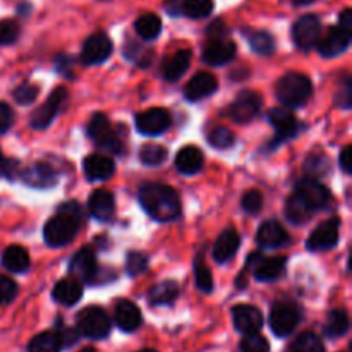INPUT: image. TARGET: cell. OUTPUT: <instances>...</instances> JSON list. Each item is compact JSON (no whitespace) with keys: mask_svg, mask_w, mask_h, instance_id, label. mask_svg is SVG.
<instances>
[{"mask_svg":"<svg viewBox=\"0 0 352 352\" xmlns=\"http://www.w3.org/2000/svg\"><path fill=\"white\" fill-rule=\"evenodd\" d=\"M219 88V79L215 78L210 72H198L196 76H192L191 81L186 86L184 93L186 98L191 100V102H198V100L206 98L212 93L217 91Z\"/></svg>","mask_w":352,"mask_h":352,"instance_id":"19","label":"cell"},{"mask_svg":"<svg viewBox=\"0 0 352 352\" xmlns=\"http://www.w3.org/2000/svg\"><path fill=\"white\" fill-rule=\"evenodd\" d=\"M189 64H191V52H175V54L172 55V57H168L167 62L164 64V78L167 79V81H179L189 69Z\"/></svg>","mask_w":352,"mask_h":352,"instance_id":"29","label":"cell"},{"mask_svg":"<svg viewBox=\"0 0 352 352\" xmlns=\"http://www.w3.org/2000/svg\"><path fill=\"white\" fill-rule=\"evenodd\" d=\"M179 296V287L175 282L165 280L162 284H157L148 294L150 299V305L153 306H168L177 299Z\"/></svg>","mask_w":352,"mask_h":352,"instance_id":"31","label":"cell"},{"mask_svg":"<svg viewBox=\"0 0 352 352\" xmlns=\"http://www.w3.org/2000/svg\"><path fill=\"white\" fill-rule=\"evenodd\" d=\"M195 275H196V285L201 292L210 294L213 291V278L210 270L206 268V265L203 263V260H196L195 263Z\"/></svg>","mask_w":352,"mask_h":352,"instance_id":"42","label":"cell"},{"mask_svg":"<svg viewBox=\"0 0 352 352\" xmlns=\"http://www.w3.org/2000/svg\"><path fill=\"white\" fill-rule=\"evenodd\" d=\"M325 168H329V162L323 155H311L305 164V170L309 177H320L325 174Z\"/></svg>","mask_w":352,"mask_h":352,"instance_id":"44","label":"cell"},{"mask_svg":"<svg viewBox=\"0 0 352 352\" xmlns=\"http://www.w3.org/2000/svg\"><path fill=\"white\" fill-rule=\"evenodd\" d=\"M289 234L278 222H265L258 229L256 243L261 248H282L289 244Z\"/></svg>","mask_w":352,"mask_h":352,"instance_id":"22","label":"cell"},{"mask_svg":"<svg viewBox=\"0 0 352 352\" xmlns=\"http://www.w3.org/2000/svg\"><path fill=\"white\" fill-rule=\"evenodd\" d=\"M261 109V98L254 91H243L230 105V117L237 124H248L258 116Z\"/></svg>","mask_w":352,"mask_h":352,"instance_id":"14","label":"cell"},{"mask_svg":"<svg viewBox=\"0 0 352 352\" xmlns=\"http://www.w3.org/2000/svg\"><path fill=\"white\" fill-rule=\"evenodd\" d=\"M62 340L58 332H41L30 342L28 352H60Z\"/></svg>","mask_w":352,"mask_h":352,"instance_id":"33","label":"cell"},{"mask_svg":"<svg viewBox=\"0 0 352 352\" xmlns=\"http://www.w3.org/2000/svg\"><path fill=\"white\" fill-rule=\"evenodd\" d=\"M241 244L239 234L234 229L223 230L219 236V239L215 241V246H213V258H215L217 263H226L229 261L234 254L237 253Z\"/></svg>","mask_w":352,"mask_h":352,"instance_id":"25","label":"cell"},{"mask_svg":"<svg viewBox=\"0 0 352 352\" xmlns=\"http://www.w3.org/2000/svg\"><path fill=\"white\" fill-rule=\"evenodd\" d=\"M241 206L246 213H258L263 206V196L256 189H250L248 192H244L243 199H241Z\"/></svg>","mask_w":352,"mask_h":352,"instance_id":"45","label":"cell"},{"mask_svg":"<svg viewBox=\"0 0 352 352\" xmlns=\"http://www.w3.org/2000/svg\"><path fill=\"white\" fill-rule=\"evenodd\" d=\"M146 268H148V256H146V254L138 253V251H134V253H129V256H127V272H129L131 275L143 274Z\"/></svg>","mask_w":352,"mask_h":352,"instance_id":"48","label":"cell"},{"mask_svg":"<svg viewBox=\"0 0 352 352\" xmlns=\"http://www.w3.org/2000/svg\"><path fill=\"white\" fill-rule=\"evenodd\" d=\"M241 352H270V344L260 333H248L241 340Z\"/></svg>","mask_w":352,"mask_h":352,"instance_id":"40","label":"cell"},{"mask_svg":"<svg viewBox=\"0 0 352 352\" xmlns=\"http://www.w3.org/2000/svg\"><path fill=\"white\" fill-rule=\"evenodd\" d=\"M285 258L284 256H274V258H263L254 265V278L260 282H274L280 278L285 272Z\"/></svg>","mask_w":352,"mask_h":352,"instance_id":"26","label":"cell"},{"mask_svg":"<svg viewBox=\"0 0 352 352\" xmlns=\"http://www.w3.org/2000/svg\"><path fill=\"white\" fill-rule=\"evenodd\" d=\"M351 100H352V86H351L349 79H346L344 86L339 89V95H337L336 103L339 107H342V109H349Z\"/></svg>","mask_w":352,"mask_h":352,"instance_id":"50","label":"cell"},{"mask_svg":"<svg viewBox=\"0 0 352 352\" xmlns=\"http://www.w3.org/2000/svg\"><path fill=\"white\" fill-rule=\"evenodd\" d=\"M170 113L164 109H150L138 113L136 129L144 136H158L170 127Z\"/></svg>","mask_w":352,"mask_h":352,"instance_id":"11","label":"cell"},{"mask_svg":"<svg viewBox=\"0 0 352 352\" xmlns=\"http://www.w3.org/2000/svg\"><path fill=\"white\" fill-rule=\"evenodd\" d=\"M23 181L26 182L28 186H31V188L48 189L52 188V186L57 184L58 175L50 165L34 164L23 172Z\"/></svg>","mask_w":352,"mask_h":352,"instance_id":"20","label":"cell"},{"mask_svg":"<svg viewBox=\"0 0 352 352\" xmlns=\"http://www.w3.org/2000/svg\"><path fill=\"white\" fill-rule=\"evenodd\" d=\"M349 330V316L344 309H333L329 313L325 322V333L330 339H337V337L346 336Z\"/></svg>","mask_w":352,"mask_h":352,"instance_id":"32","label":"cell"},{"mask_svg":"<svg viewBox=\"0 0 352 352\" xmlns=\"http://www.w3.org/2000/svg\"><path fill=\"white\" fill-rule=\"evenodd\" d=\"M17 296V285L12 278L0 274V305H9Z\"/></svg>","mask_w":352,"mask_h":352,"instance_id":"47","label":"cell"},{"mask_svg":"<svg viewBox=\"0 0 352 352\" xmlns=\"http://www.w3.org/2000/svg\"><path fill=\"white\" fill-rule=\"evenodd\" d=\"M294 195L308 206L311 212L316 210H322L329 205L330 201V192L325 186L320 184L318 181H315L313 177H305L301 181H298L294 188Z\"/></svg>","mask_w":352,"mask_h":352,"instance_id":"7","label":"cell"},{"mask_svg":"<svg viewBox=\"0 0 352 352\" xmlns=\"http://www.w3.org/2000/svg\"><path fill=\"white\" fill-rule=\"evenodd\" d=\"M65 98H67L65 88H55L47 98V102L33 113V117H31V126L34 129H45V127L50 126L55 117H57V113L60 112Z\"/></svg>","mask_w":352,"mask_h":352,"instance_id":"10","label":"cell"},{"mask_svg":"<svg viewBox=\"0 0 352 352\" xmlns=\"http://www.w3.org/2000/svg\"><path fill=\"white\" fill-rule=\"evenodd\" d=\"M14 122V112L7 103L0 102V134L10 129Z\"/></svg>","mask_w":352,"mask_h":352,"instance_id":"49","label":"cell"},{"mask_svg":"<svg viewBox=\"0 0 352 352\" xmlns=\"http://www.w3.org/2000/svg\"><path fill=\"white\" fill-rule=\"evenodd\" d=\"M54 299L64 306H72L81 299L82 296V285L81 282L76 278H64V280L57 282L54 287Z\"/></svg>","mask_w":352,"mask_h":352,"instance_id":"28","label":"cell"},{"mask_svg":"<svg viewBox=\"0 0 352 352\" xmlns=\"http://www.w3.org/2000/svg\"><path fill=\"white\" fill-rule=\"evenodd\" d=\"M2 267L12 274H24L30 268V254L21 246L7 248L2 254Z\"/></svg>","mask_w":352,"mask_h":352,"instance_id":"30","label":"cell"},{"mask_svg":"<svg viewBox=\"0 0 352 352\" xmlns=\"http://www.w3.org/2000/svg\"><path fill=\"white\" fill-rule=\"evenodd\" d=\"M234 57H236V43L223 36L222 33L212 34L210 40L206 41L205 50H203V60L208 65L220 67V65L229 64Z\"/></svg>","mask_w":352,"mask_h":352,"instance_id":"6","label":"cell"},{"mask_svg":"<svg viewBox=\"0 0 352 352\" xmlns=\"http://www.w3.org/2000/svg\"><path fill=\"white\" fill-rule=\"evenodd\" d=\"M251 50L260 55H270L275 50V40L267 31H250L246 34Z\"/></svg>","mask_w":352,"mask_h":352,"instance_id":"35","label":"cell"},{"mask_svg":"<svg viewBox=\"0 0 352 352\" xmlns=\"http://www.w3.org/2000/svg\"><path fill=\"white\" fill-rule=\"evenodd\" d=\"M12 168H14L12 162L7 160V158L2 155V151H0V175H7V177H9V175L12 174Z\"/></svg>","mask_w":352,"mask_h":352,"instance_id":"52","label":"cell"},{"mask_svg":"<svg viewBox=\"0 0 352 352\" xmlns=\"http://www.w3.org/2000/svg\"><path fill=\"white\" fill-rule=\"evenodd\" d=\"M268 120L274 126L275 133H277V140L275 143H280V141L289 140V138L296 136L299 129V124L296 120V117L292 116L291 110L287 107H277V109H272L268 113Z\"/></svg>","mask_w":352,"mask_h":352,"instance_id":"17","label":"cell"},{"mask_svg":"<svg viewBox=\"0 0 352 352\" xmlns=\"http://www.w3.org/2000/svg\"><path fill=\"white\" fill-rule=\"evenodd\" d=\"M175 167L181 174L195 175L203 168V153L196 146H184L175 155Z\"/></svg>","mask_w":352,"mask_h":352,"instance_id":"27","label":"cell"},{"mask_svg":"<svg viewBox=\"0 0 352 352\" xmlns=\"http://www.w3.org/2000/svg\"><path fill=\"white\" fill-rule=\"evenodd\" d=\"M208 143L212 146L219 148V150H226V148H230L234 144V134L227 127L219 126L208 134Z\"/></svg>","mask_w":352,"mask_h":352,"instance_id":"41","label":"cell"},{"mask_svg":"<svg viewBox=\"0 0 352 352\" xmlns=\"http://www.w3.org/2000/svg\"><path fill=\"white\" fill-rule=\"evenodd\" d=\"M234 325L241 333L248 336V333L260 332L261 325H263V316L258 308L251 305H239L232 309Z\"/></svg>","mask_w":352,"mask_h":352,"instance_id":"18","label":"cell"},{"mask_svg":"<svg viewBox=\"0 0 352 352\" xmlns=\"http://www.w3.org/2000/svg\"><path fill=\"white\" fill-rule=\"evenodd\" d=\"M313 93V85L308 76L301 72H289L277 82V98L287 109L302 107Z\"/></svg>","mask_w":352,"mask_h":352,"instance_id":"3","label":"cell"},{"mask_svg":"<svg viewBox=\"0 0 352 352\" xmlns=\"http://www.w3.org/2000/svg\"><path fill=\"white\" fill-rule=\"evenodd\" d=\"M38 96V88L31 82H23L21 86H17L16 91H14V98H16L17 103L21 105H30L36 100Z\"/></svg>","mask_w":352,"mask_h":352,"instance_id":"46","label":"cell"},{"mask_svg":"<svg viewBox=\"0 0 352 352\" xmlns=\"http://www.w3.org/2000/svg\"><path fill=\"white\" fill-rule=\"evenodd\" d=\"M181 6L182 0H165V7H167L168 14H174V16L181 12Z\"/></svg>","mask_w":352,"mask_h":352,"instance_id":"53","label":"cell"},{"mask_svg":"<svg viewBox=\"0 0 352 352\" xmlns=\"http://www.w3.org/2000/svg\"><path fill=\"white\" fill-rule=\"evenodd\" d=\"M181 10L191 19H201L212 14L213 0H182Z\"/></svg>","mask_w":352,"mask_h":352,"instance_id":"37","label":"cell"},{"mask_svg":"<svg viewBox=\"0 0 352 352\" xmlns=\"http://www.w3.org/2000/svg\"><path fill=\"white\" fill-rule=\"evenodd\" d=\"M141 352H157V351H153V349H143Z\"/></svg>","mask_w":352,"mask_h":352,"instance_id":"56","label":"cell"},{"mask_svg":"<svg viewBox=\"0 0 352 352\" xmlns=\"http://www.w3.org/2000/svg\"><path fill=\"white\" fill-rule=\"evenodd\" d=\"M167 150L164 146H158V144H146V146L141 148L140 158L144 165H160L167 160Z\"/></svg>","mask_w":352,"mask_h":352,"instance_id":"39","label":"cell"},{"mask_svg":"<svg viewBox=\"0 0 352 352\" xmlns=\"http://www.w3.org/2000/svg\"><path fill=\"white\" fill-rule=\"evenodd\" d=\"M79 215H81V210L74 201L62 205L57 215L45 223V243L52 248H60L71 243L78 234Z\"/></svg>","mask_w":352,"mask_h":352,"instance_id":"2","label":"cell"},{"mask_svg":"<svg viewBox=\"0 0 352 352\" xmlns=\"http://www.w3.org/2000/svg\"><path fill=\"white\" fill-rule=\"evenodd\" d=\"M134 30L143 40H155L162 31V21L157 14H143L134 23Z\"/></svg>","mask_w":352,"mask_h":352,"instance_id":"34","label":"cell"},{"mask_svg":"<svg viewBox=\"0 0 352 352\" xmlns=\"http://www.w3.org/2000/svg\"><path fill=\"white\" fill-rule=\"evenodd\" d=\"M320 34H322V23L313 14L299 17L292 26V38H294L296 47L301 50H309L315 47L320 40Z\"/></svg>","mask_w":352,"mask_h":352,"instance_id":"8","label":"cell"},{"mask_svg":"<svg viewBox=\"0 0 352 352\" xmlns=\"http://www.w3.org/2000/svg\"><path fill=\"white\" fill-rule=\"evenodd\" d=\"M352 38V28L337 24L336 28L329 31L325 38L320 41V54L327 58H333L337 55L344 54L349 48Z\"/></svg>","mask_w":352,"mask_h":352,"instance_id":"13","label":"cell"},{"mask_svg":"<svg viewBox=\"0 0 352 352\" xmlns=\"http://www.w3.org/2000/svg\"><path fill=\"white\" fill-rule=\"evenodd\" d=\"M79 352H96V349H93V347H85V349Z\"/></svg>","mask_w":352,"mask_h":352,"instance_id":"55","label":"cell"},{"mask_svg":"<svg viewBox=\"0 0 352 352\" xmlns=\"http://www.w3.org/2000/svg\"><path fill=\"white\" fill-rule=\"evenodd\" d=\"M112 54V41L105 33H95L85 41L81 60L86 65H96L105 62Z\"/></svg>","mask_w":352,"mask_h":352,"instance_id":"15","label":"cell"},{"mask_svg":"<svg viewBox=\"0 0 352 352\" xmlns=\"http://www.w3.org/2000/svg\"><path fill=\"white\" fill-rule=\"evenodd\" d=\"M21 28L16 21L3 19L0 21V45H10L19 38Z\"/></svg>","mask_w":352,"mask_h":352,"instance_id":"43","label":"cell"},{"mask_svg":"<svg viewBox=\"0 0 352 352\" xmlns=\"http://www.w3.org/2000/svg\"><path fill=\"white\" fill-rule=\"evenodd\" d=\"M141 322V311L134 302L131 301H119L116 306V323L120 330L124 332H134L140 329Z\"/></svg>","mask_w":352,"mask_h":352,"instance_id":"23","label":"cell"},{"mask_svg":"<svg viewBox=\"0 0 352 352\" xmlns=\"http://www.w3.org/2000/svg\"><path fill=\"white\" fill-rule=\"evenodd\" d=\"M88 136L96 146L103 148L110 153H122V143L103 113H93L88 122Z\"/></svg>","mask_w":352,"mask_h":352,"instance_id":"5","label":"cell"},{"mask_svg":"<svg viewBox=\"0 0 352 352\" xmlns=\"http://www.w3.org/2000/svg\"><path fill=\"white\" fill-rule=\"evenodd\" d=\"M285 212H287V219L291 220L292 223L306 222V220L309 219V215L313 213L311 210H309L308 206H306L305 203H302L301 199H299L296 195H292L291 198H289L287 208H285Z\"/></svg>","mask_w":352,"mask_h":352,"instance_id":"38","label":"cell"},{"mask_svg":"<svg viewBox=\"0 0 352 352\" xmlns=\"http://www.w3.org/2000/svg\"><path fill=\"white\" fill-rule=\"evenodd\" d=\"M138 199L144 212L158 222H170L181 215V198L170 186L158 182L141 186Z\"/></svg>","mask_w":352,"mask_h":352,"instance_id":"1","label":"cell"},{"mask_svg":"<svg viewBox=\"0 0 352 352\" xmlns=\"http://www.w3.org/2000/svg\"><path fill=\"white\" fill-rule=\"evenodd\" d=\"M292 2H294V6L302 7V6H309V3L316 2V0H292Z\"/></svg>","mask_w":352,"mask_h":352,"instance_id":"54","label":"cell"},{"mask_svg":"<svg viewBox=\"0 0 352 352\" xmlns=\"http://www.w3.org/2000/svg\"><path fill=\"white\" fill-rule=\"evenodd\" d=\"M299 320H301V316H299L298 309L287 302H277L272 308L270 327L277 337L291 336L296 327L299 325Z\"/></svg>","mask_w":352,"mask_h":352,"instance_id":"9","label":"cell"},{"mask_svg":"<svg viewBox=\"0 0 352 352\" xmlns=\"http://www.w3.org/2000/svg\"><path fill=\"white\" fill-rule=\"evenodd\" d=\"M88 208L95 219L110 220L113 212H116V199H113V195L110 191L98 189V191H95L89 196Z\"/></svg>","mask_w":352,"mask_h":352,"instance_id":"24","label":"cell"},{"mask_svg":"<svg viewBox=\"0 0 352 352\" xmlns=\"http://www.w3.org/2000/svg\"><path fill=\"white\" fill-rule=\"evenodd\" d=\"M85 174L89 181H105L110 179L116 172V164L112 158L105 157V155H89L85 158Z\"/></svg>","mask_w":352,"mask_h":352,"instance_id":"21","label":"cell"},{"mask_svg":"<svg viewBox=\"0 0 352 352\" xmlns=\"http://www.w3.org/2000/svg\"><path fill=\"white\" fill-rule=\"evenodd\" d=\"M76 330L88 339H105L110 332V320L102 308L89 306L82 309L76 318Z\"/></svg>","mask_w":352,"mask_h":352,"instance_id":"4","label":"cell"},{"mask_svg":"<svg viewBox=\"0 0 352 352\" xmlns=\"http://www.w3.org/2000/svg\"><path fill=\"white\" fill-rule=\"evenodd\" d=\"M289 352H325V346L316 333L305 332L291 344Z\"/></svg>","mask_w":352,"mask_h":352,"instance_id":"36","label":"cell"},{"mask_svg":"<svg viewBox=\"0 0 352 352\" xmlns=\"http://www.w3.org/2000/svg\"><path fill=\"white\" fill-rule=\"evenodd\" d=\"M351 157H352V150H351V146H346L342 150V153H340V157H339V164H340V167H342V170L346 172V174H351L352 172V168H351Z\"/></svg>","mask_w":352,"mask_h":352,"instance_id":"51","label":"cell"},{"mask_svg":"<svg viewBox=\"0 0 352 352\" xmlns=\"http://www.w3.org/2000/svg\"><path fill=\"white\" fill-rule=\"evenodd\" d=\"M69 274L72 278L79 282H93L98 275V265H96L95 253L89 248H82L72 256L69 263Z\"/></svg>","mask_w":352,"mask_h":352,"instance_id":"12","label":"cell"},{"mask_svg":"<svg viewBox=\"0 0 352 352\" xmlns=\"http://www.w3.org/2000/svg\"><path fill=\"white\" fill-rule=\"evenodd\" d=\"M339 229H340V220L337 217L327 220L320 227H316L315 232L308 237V250L311 251H325L332 250L339 241Z\"/></svg>","mask_w":352,"mask_h":352,"instance_id":"16","label":"cell"}]
</instances>
